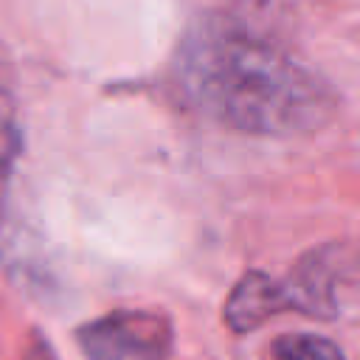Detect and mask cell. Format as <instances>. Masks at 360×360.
I'll list each match as a JSON object with an SVG mask.
<instances>
[{
    "mask_svg": "<svg viewBox=\"0 0 360 360\" xmlns=\"http://www.w3.org/2000/svg\"><path fill=\"white\" fill-rule=\"evenodd\" d=\"M273 360H346V357L332 340L321 335L292 332V335H281L273 343Z\"/></svg>",
    "mask_w": 360,
    "mask_h": 360,
    "instance_id": "8992f818",
    "label": "cell"
},
{
    "mask_svg": "<svg viewBox=\"0 0 360 360\" xmlns=\"http://www.w3.org/2000/svg\"><path fill=\"white\" fill-rule=\"evenodd\" d=\"M25 360H56V357H53V352L45 340H34L31 349L25 352Z\"/></svg>",
    "mask_w": 360,
    "mask_h": 360,
    "instance_id": "52a82bcc",
    "label": "cell"
},
{
    "mask_svg": "<svg viewBox=\"0 0 360 360\" xmlns=\"http://www.w3.org/2000/svg\"><path fill=\"white\" fill-rule=\"evenodd\" d=\"M20 149H22V127H20L17 96H14L11 82H8L3 62H0V231L6 225L8 194H11Z\"/></svg>",
    "mask_w": 360,
    "mask_h": 360,
    "instance_id": "5b68a950",
    "label": "cell"
},
{
    "mask_svg": "<svg viewBox=\"0 0 360 360\" xmlns=\"http://www.w3.org/2000/svg\"><path fill=\"white\" fill-rule=\"evenodd\" d=\"M84 360H166L174 349L172 321L160 312L115 309L79 329Z\"/></svg>",
    "mask_w": 360,
    "mask_h": 360,
    "instance_id": "7a4b0ae2",
    "label": "cell"
},
{
    "mask_svg": "<svg viewBox=\"0 0 360 360\" xmlns=\"http://www.w3.org/2000/svg\"><path fill=\"white\" fill-rule=\"evenodd\" d=\"M338 250L335 248H318L301 256V262L292 267V273L284 281L290 309L304 312L309 318L335 321L338 318Z\"/></svg>",
    "mask_w": 360,
    "mask_h": 360,
    "instance_id": "3957f363",
    "label": "cell"
},
{
    "mask_svg": "<svg viewBox=\"0 0 360 360\" xmlns=\"http://www.w3.org/2000/svg\"><path fill=\"white\" fill-rule=\"evenodd\" d=\"M284 309H290L284 281L264 270H248L233 284L222 315L233 332H253Z\"/></svg>",
    "mask_w": 360,
    "mask_h": 360,
    "instance_id": "277c9868",
    "label": "cell"
},
{
    "mask_svg": "<svg viewBox=\"0 0 360 360\" xmlns=\"http://www.w3.org/2000/svg\"><path fill=\"white\" fill-rule=\"evenodd\" d=\"M174 82L200 115L248 135H304L335 112V93L312 68L225 17H205L186 31Z\"/></svg>",
    "mask_w": 360,
    "mask_h": 360,
    "instance_id": "6da1fadb",
    "label": "cell"
}]
</instances>
